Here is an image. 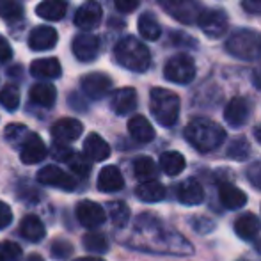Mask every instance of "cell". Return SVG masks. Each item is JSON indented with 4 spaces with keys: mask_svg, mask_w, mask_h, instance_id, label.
Returning a JSON list of instances; mask_svg holds the SVG:
<instances>
[{
    "mask_svg": "<svg viewBox=\"0 0 261 261\" xmlns=\"http://www.w3.org/2000/svg\"><path fill=\"white\" fill-rule=\"evenodd\" d=\"M185 137L197 151L210 153L220 148V144L226 139V132L222 130V126H219L213 121L197 117V119L190 121L189 126L185 128Z\"/></svg>",
    "mask_w": 261,
    "mask_h": 261,
    "instance_id": "obj_1",
    "label": "cell"
},
{
    "mask_svg": "<svg viewBox=\"0 0 261 261\" xmlns=\"http://www.w3.org/2000/svg\"><path fill=\"white\" fill-rule=\"evenodd\" d=\"M114 55L123 68L135 73H144L151 64V54H149L148 46L134 36L121 39L114 48Z\"/></svg>",
    "mask_w": 261,
    "mask_h": 261,
    "instance_id": "obj_2",
    "label": "cell"
},
{
    "mask_svg": "<svg viewBox=\"0 0 261 261\" xmlns=\"http://www.w3.org/2000/svg\"><path fill=\"white\" fill-rule=\"evenodd\" d=\"M149 109L162 126H172L179 116V96L169 89L155 87L149 94Z\"/></svg>",
    "mask_w": 261,
    "mask_h": 261,
    "instance_id": "obj_3",
    "label": "cell"
},
{
    "mask_svg": "<svg viewBox=\"0 0 261 261\" xmlns=\"http://www.w3.org/2000/svg\"><path fill=\"white\" fill-rule=\"evenodd\" d=\"M226 50L240 61H259L261 59V34L256 31H238L231 34Z\"/></svg>",
    "mask_w": 261,
    "mask_h": 261,
    "instance_id": "obj_4",
    "label": "cell"
},
{
    "mask_svg": "<svg viewBox=\"0 0 261 261\" xmlns=\"http://www.w3.org/2000/svg\"><path fill=\"white\" fill-rule=\"evenodd\" d=\"M164 76L172 84H189L196 76V64L189 55H174L165 64Z\"/></svg>",
    "mask_w": 261,
    "mask_h": 261,
    "instance_id": "obj_5",
    "label": "cell"
},
{
    "mask_svg": "<svg viewBox=\"0 0 261 261\" xmlns=\"http://www.w3.org/2000/svg\"><path fill=\"white\" fill-rule=\"evenodd\" d=\"M158 2L169 16L183 25L196 23L199 18L201 9L197 6V0H158Z\"/></svg>",
    "mask_w": 261,
    "mask_h": 261,
    "instance_id": "obj_6",
    "label": "cell"
},
{
    "mask_svg": "<svg viewBox=\"0 0 261 261\" xmlns=\"http://www.w3.org/2000/svg\"><path fill=\"white\" fill-rule=\"evenodd\" d=\"M197 25L208 38H220L227 31V16L222 9H204L199 13Z\"/></svg>",
    "mask_w": 261,
    "mask_h": 261,
    "instance_id": "obj_7",
    "label": "cell"
},
{
    "mask_svg": "<svg viewBox=\"0 0 261 261\" xmlns=\"http://www.w3.org/2000/svg\"><path fill=\"white\" fill-rule=\"evenodd\" d=\"M38 179L43 185L55 187V189H61V190L76 189L75 179H73L68 172L62 171L61 167H57V165H46V167H43L41 171L38 172Z\"/></svg>",
    "mask_w": 261,
    "mask_h": 261,
    "instance_id": "obj_8",
    "label": "cell"
},
{
    "mask_svg": "<svg viewBox=\"0 0 261 261\" xmlns=\"http://www.w3.org/2000/svg\"><path fill=\"white\" fill-rule=\"evenodd\" d=\"M71 52L82 62L94 61L100 54V39L93 34H79L73 39Z\"/></svg>",
    "mask_w": 261,
    "mask_h": 261,
    "instance_id": "obj_9",
    "label": "cell"
},
{
    "mask_svg": "<svg viewBox=\"0 0 261 261\" xmlns=\"http://www.w3.org/2000/svg\"><path fill=\"white\" fill-rule=\"evenodd\" d=\"M76 219L82 224L84 227H89V229H94V227L101 226L107 219L105 210L100 206L94 201H82V203L76 204Z\"/></svg>",
    "mask_w": 261,
    "mask_h": 261,
    "instance_id": "obj_10",
    "label": "cell"
},
{
    "mask_svg": "<svg viewBox=\"0 0 261 261\" xmlns=\"http://www.w3.org/2000/svg\"><path fill=\"white\" fill-rule=\"evenodd\" d=\"M112 89V80L105 73H89L82 79V91L91 100H100Z\"/></svg>",
    "mask_w": 261,
    "mask_h": 261,
    "instance_id": "obj_11",
    "label": "cell"
},
{
    "mask_svg": "<svg viewBox=\"0 0 261 261\" xmlns=\"http://www.w3.org/2000/svg\"><path fill=\"white\" fill-rule=\"evenodd\" d=\"M101 16H103V11H101V6L94 0H89V2L82 4L79 11L75 14V25L82 31H93L100 25Z\"/></svg>",
    "mask_w": 261,
    "mask_h": 261,
    "instance_id": "obj_12",
    "label": "cell"
},
{
    "mask_svg": "<svg viewBox=\"0 0 261 261\" xmlns=\"http://www.w3.org/2000/svg\"><path fill=\"white\" fill-rule=\"evenodd\" d=\"M249 116H251V107H249V101L242 96L233 98L224 109V119L233 128L244 126L249 121Z\"/></svg>",
    "mask_w": 261,
    "mask_h": 261,
    "instance_id": "obj_13",
    "label": "cell"
},
{
    "mask_svg": "<svg viewBox=\"0 0 261 261\" xmlns=\"http://www.w3.org/2000/svg\"><path fill=\"white\" fill-rule=\"evenodd\" d=\"M57 31L48 25H39V27L32 29L29 34V46L34 52H43V50H52L57 45Z\"/></svg>",
    "mask_w": 261,
    "mask_h": 261,
    "instance_id": "obj_14",
    "label": "cell"
},
{
    "mask_svg": "<svg viewBox=\"0 0 261 261\" xmlns=\"http://www.w3.org/2000/svg\"><path fill=\"white\" fill-rule=\"evenodd\" d=\"M84 124L79 119H73V117H64V119H59L57 123L52 126V137L57 142H73L82 135Z\"/></svg>",
    "mask_w": 261,
    "mask_h": 261,
    "instance_id": "obj_15",
    "label": "cell"
},
{
    "mask_svg": "<svg viewBox=\"0 0 261 261\" xmlns=\"http://www.w3.org/2000/svg\"><path fill=\"white\" fill-rule=\"evenodd\" d=\"M45 156H46V146L43 142V139L36 134H31L27 137V141L21 144L20 160L25 165H34L39 164Z\"/></svg>",
    "mask_w": 261,
    "mask_h": 261,
    "instance_id": "obj_16",
    "label": "cell"
},
{
    "mask_svg": "<svg viewBox=\"0 0 261 261\" xmlns=\"http://www.w3.org/2000/svg\"><path fill=\"white\" fill-rule=\"evenodd\" d=\"M176 196H178V201L181 204H187V206H196V204H201L204 201V190L197 179L189 178L178 185V189H176Z\"/></svg>",
    "mask_w": 261,
    "mask_h": 261,
    "instance_id": "obj_17",
    "label": "cell"
},
{
    "mask_svg": "<svg viewBox=\"0 0 261 261\" xmlns=\"http://www.w3.org/2000/svg\"><path fill=\"white\" fill-rule=\"evenodd\" d=\"M110 107L117 116H126V114L134 112L137 107V93L134 87H123L117 89L110 98Z\"/></svg>",
    "mask_w": 261,
    "mask_h": 261,
    "instance_id": "obj_18",
    "label": "cell"
},
{
    "mask_svg": "<svg viewBox=\"0 0 261 261\" xmlns=\"http://www.w3.org/2000/svg\"><path fill=\"white\" fill-rule=\"evenodd\" d=\"M219 199L222 206L227 210H238L247 204V196L244 190L231 185V183H222L219 187Z\"/></svg>",
    "mask_w": 261,
    "mask_h": 261,
    "instance_id": "obj_19",
    "label": "cell"
},
{
    "mask_svg": "<svg viewBox=\"0 0 261 261\" xmlns=\"http://www.w3.org/2000/svg\"><path fill=\"white\" fill-rule=\"evenodd\" d=\"M259 229H261L259 219L251 212L242 213V215L234 220V233H237V237L242 238V240H254L259 234Z\"/></svg>",
    "mask_w": 261,
    "mask_h": 261,
    "instance_id": "obj_20",
    "label": "cell"
},
{
    "mask_svg": "<svg viewBox=\"0 0 261 261\" xmlns=\"http://www.w3.org/2000/svg\"><path fill=\"white\" fill-rule=\"evenodd\" d=\"M124 187V179L116 165H105L98 174V189L101 192H117Z\"/></svg>",
    "mask_w": 261,
    "mask_h": 261,
    "instance_id": "obj_21",
    "label": "cell"
},
{
    "mask_svg": "<svg viewBox=\"0 0 261 261\" xmlns=\"http://www.w3.org/2000/svg\"><path fill=\"white\" fill-rule=\"evenodd\" d=\"M62 73L61 62L55 57H46V59H38L31 64V75L36 79H45V80H52L59 79Z\"/></svg>",
    "mask_w": 261,
    "mask_h": 261,
    "instance_id": "obj_22",
    "label": "cell"
},
{
    "mask_svg": "<svg viewBox=\"0 0 261 261\" xmlns=\"http://www.w3.org/2000/svg\"><path fill=\"white\" fill-rule=\"evenodd\" d=\"M128 132H130L132 139H135L137 142H151L155 139V128L151 126L148 119L144 116H134L128 121Z\"/></svg>",
    "mask_w": 261,
    "mask_h": 261,
    "instance_id": "obj_23",
    "label": "cell"
},
{
    "mask_svg": "<svg viewBox=\"0 0 261 261\" xmlns=\"http://www.w3.org/2000/svg\"><path fill=\"white\" fill-rule=\"evenodd\" d=\"M84 153L93 162H103L110 156V146L98 134H89L84 141Z\"/></svg>",
    "mask_w": 261,
    "mask_h": 261,
    "instance_id": "obj_24",
    "label": "cell"
},
{
    "mask_svg": "<svg viewBox=\"0 0 261 261\" xmlns=\"http://www.w3.org/2000/svg\"><path fill=\"white\" fill-rule=\"evenodd\" d=\"M20 233L25 240L32 242V244H38V242H41L43 238H45L46 229L39 217L27 215V217H23V220H21V224H20Z\"/></svg>",
    "mask_w": 261,
    "mask_h": 261,
    "instance_id": "obj_25",
    "label": "cell"
},
{
    "mask_svg": "<svg viewBox=\"0 0 261 261\" xmlns=\"http://www.w3.org/2000/svg\"><path fill=\"white\" fill-rule=\"evenodd\" d=\"M135 194L142 203H158L165 197V187L156 179H146L135 189Z\"/></svg>",
    "mask_w": 261,
    "mask_h": 261,
    "instance_id": "obj_26",
    "label": "cell"
},
{
    "mask_svg": "<svg viewBox=\"0 0 261 261\" xmlns=\"http://www.w3.org/2000/svg\"><path fill=\"white\" fill-rule=\"evenodd\" d=\"M66 11H68V2H66V0H43V2L36 7L38 16H41L43 20H48V21L62 20Z\"/></svg>",
    "mask_w": 261,
    "mask_h": 261,
    "instance_id": "obj_27",
    "label": "cell"
},
{
    "mask_svg": "<svg viewBox=\"0 0 261 261\" xmlns=\"http://www.w3.org/2000/svg\"><path fill=\"white\" fill-rule=\"evenodd\" d=\"M29 96H31V100L36 105L50 109V107H54L55 100H57V91H55L52 84H36V86L31 87Z\"/></svg>",
    "mask_w": 261,
    "mask_h": 261,
    "instance_id": "obj_28",
    "label": "cell"
},
{
    "mask_svg": "<svg viewBox=\"0 0 261 261\" xmlns=\"http://www.w3.org/2000/svg\"><path fill=\"white\" fill-rule=\"evenodd\" d=\"M185 165V156L178 151H165L160 155V169L167 176H178L179 172H183Z\"/></svg>",
    "mask_w": 261,
    "mask_h": 261,
    "instance_id": "obj_29",
    "label": "cell"
},
{
    "mask_svg": "<svg viewBox=\"0 0 261 261\" xmlns=\"http://www.w3.org/2000/svg\"><path fill=\"white\" fill-rule=\"evenodd\" d=\"M137 27L141 36L146 39V41H156L162 34V27L156 21V18L153 16L151 13H144L137 21Z\"/></svg>",
    "mask_w": 261,
    "mask_h": 261,
    "instance_id": "obj_30",
    "label": "cell"
},
{
    "mask_svg": "<svg viewBox=\"0 0 261 261\" xmlns=\"http://www.w3.org/2000/svg\"><path fill=\"white\" fill-rule=\"evenodd\" d=\"M156 172H158L156 164L149 156L135 158V162H134V174H135V178L146 181V179H153V178H155Z\"/></svg>",
    "mask_w": 261,
    "mask_h": 261,
    "instance_id": "obj_31",
    "label": "cell"
},
{
    "mask_svg": "<svg viewBox=\"0 0 261 261\" xmlns=\"http://www.w3.org/2000/svg\"><path fill=\"white\" fill-rule=\"evenodd\" d=\"M0 18L7 23H16L23 18V7L16 0H2L0 2Z\"/></svg>",
    "mask_w": 261,
    "mask_h": 261,
    "instance_id": "obj_32",
    "label": "cell"
},
{
    "mask_svg": "<svg viewBox=\"0 0 261 261\" xmlns=\"http://www.w3.org/2000/svg\"><path fill=\"white\" fill-rule=\"evenodd\" d=\"M109 217L114 222V226L123 227L126 226V222L130 220V208L123 203V201H112L109 203Z\"/></svg>",
    "mask_w": 261,
    "mask_h": 261,
    "instance_id": "obj_33",
    "label": "cell"
},
{
    "mask_svg": "<svg viewBox=\"0 0 261 261\" xmlns=\"http://www.w3.org/2000/svg\"><path fill=\"white\" fill-rule=\"evenodd\" d=\"M84 247L89 252L103 254V252L109 251V242L101 233H87L84 234Z\"/></svg>",
    "mask_w": 261,
    "mask_h": 261,
    "instance_id": "obj_34",
    "label": "cell"
},
{
    "mask_svg": "<svg viewBox=\"0 0 261 261\" xmlns=\"http://www.w3.org/2000/svg\"><path fill=\"white\" fill-rule=\"evenodd\" d=\"M0 105L6 110L13 112V110L18 109L20 105V91L14 86H6L0 89Z\"/></svg>",
    "mask_w": 261,
    "mask_h": 261,
    "instance_id": "obj_35",
    "label": "cell"
},
{
    "mask_svg": "<svg viewBox=\"0 0 261 261\" xmlns=\"http://www.w3.org/2000/svg\"><path fill=\"white\" fill-rule=\"evenodd\" d=\"M29 135H31V132H29V128L23 126V124H9V126L6 128V132H4L6 141L14 146L23 144Z\"/></svg>",
    "mask_w": 261,
    "mask_h": 261,
    "instance_id": "obj_36",
    "label": "cell"
},
{
    "mask_svg": "<svg viewBox=\"0 0 261 261\" xmlns=\"http://www.w3.org/2000/svg\"><path fill=\"white\" fill-rule=\"evenodd\" d=\"M21 247L14 242H4L0 245V261H20Z\"/></svg>",
    "mask_w": 261,
    "mask_h": 261,
    "instance_id": "obj_37",
    "label": "cell"
},
{
    "mask_svg": "<svg viewBox=\"0 0 261 261\" xmlns=\"http://www.w3.org/2000/svg\"><path fill=\"white\" fill-rule=\"evenodd\" d=\"M249 142L245 141V139H234L233 142H231L229 149H227V155L231 158H234V160H244L245 156L249 155Z\"/></svg>",
    "mask_w": 261,
    "mask_h": 261,
    "instance_id": "obj_38",
    "label": "cell"
},
{
    "mask_svg": "<svg viewBox=\"0 0 261 261\" xmlns=\"http://www.w3.org/2000/svg\"><path fill=\"white\" fill-rule=\"evenodd\" d=\"M50 252H52V258L55 259H66L73 252V245L68 240H55Z\"/></svg>",
    "mask_w": 261,
    "mask_h": 261,
    "instance_id": "obj_39",
    "label": "cell"
},
{
    "mask_svg": "<svg viewBox=\"0 0 261 261\" xmlns=\"http://www.w3.org/2000/svg\"><path fill=\"white\" fill-rule=\"evenodd\" d=\"M69 165H71V169L79 176H87L91 171L89 162H87L82 155H79V153H73V156L69 158Z\"/></svg>",
    "mask_w": 261,
    "mask_h": 261,
    "instance_id": "obj_40",
    "label": "cell"
},
{
    "mask_svg": "<svg viewBox=\"0 0 261 261\" xmlns=\"http://www.w3.org/2000/svg\"><path fill=\"white\" fill-rule=\"evenodd\" d=\"M247 178L256 189H261V162H254V164L249 165Z\"/></svg>",
    "mask_w": 261,
    "mask_h": 261,
    "instance_id": "obj_41",
    "label": "cell"
},
{
    "mask_svg": "<svg viewBox=\"0 0 261 261\" xmlns=\"http://www.w3.org/2000/svg\"><path fill=\"white\" fill-rule=\"evenodd\" d=\"M114 4H116V9L119 11V13H132V11H135L139 7V4H141V0H114Z\"/></svg>",
    "mask_w": 261,
    "mask_h": 261,
    "instance_id": "obj_42",
    "label": "cell"
},
{
    "mask_svg": "<svg viewBox=\"0 0 261 261\" xmlns=\"http://www.w3.org/2000/svg\"><path fill=\"white\" fill-rule=\"evenodd\" d=\"M194 229L197 231V233H208V231L213 229V222L210 219H204V217H194Z\"/></svg>",
    "mask_w": 261,
    "mask_h": 261,
    "instance_id": "obj_43",
    "label": "cell"
},
{
    "mask_svg": "<svg viewBox=\"0 0 261 261\" xmlns=\"http://www.w3.org/2000/svg\"><path fill=\"white\" fill-rule=\"evenodd\" d=\"M11 220H13V212H11V208L4 201H0V229L9 226Z\"/></svg>",
    "mask_w": 261,
    "mask_h": 261,
    "instance_id": "obj_44",
    "label": "cell"
},
{
    "mask_svg": "<svg viewBox=\"0 0 261 261\" xmlns=\"http://www.w3.org/2000/svg\"><path fill=\"white\" fill-rule=\"evenodd\" d=\"M11 55H13L11 45L4 36H0V61H7V59H11Z\"/></svg>",
    "mask_w": 261,
    "mask_h": 261,
    "instance_id": "obj_45",
    "label": "cell"
},
{
    "mask_svg": "<svg viewBox=\"0 0 261 261\" xmlns=\"http://www.w3.org/2000/svg\"><path fill=\"white\" fill-rule=\"evenodd\" d=\"M244 7L249 13L261 14V0H244Z\"/></svg>",
    "mask_w": 261,
    "mask_h": 261,
    "instance_id": "obj_46",
    "label": "cell"
},
{
    "mask_svg": "<svg viewBox=\"0 0 261 261\" xmlns=\"http://www.w3.org/2000/svg\"><path fill=\"white\" fill-rule=\"evenodd\" d=\"M254 86L258 87V89H261V66L254 71Z\"/></svg>",
    "mask_w": 261,
    "mask_h": 261,
    "instance_id": "obj_47",
    "label": "cell"
},
{
    "mask_svg": "<svg viewBox=\"0 0 261 261\" xmlns=\"http://www.w3.org/2000/svg\"><path fill=\"white\" fill-rule=\"evenodd\" d=\"M25 261H45V259H43L39 254H32V256H29V258L25 259Z\"/></svg>",
    "mask_w": 261,
    "mask_h": 261,
    "instance_id": "obj_48",
    "label": "cell"
},
{
    "mask_svg": "<svg viewBox=\"0 0 261 261\" xmlns=\"http://www.w3.org/2000/svg\"><path fill=\"white\" fill-rule=\"evenodd\" d=\"M75 261H103L100 258H80V259H75Z\"/></svg>",
    "mask_w": 261,
    "mask_h": 261,
    "instance_id": "obj_49",
    "label": "cell"
},
{
    "mask_svg": "<svg viewBox=\"0 0 261 261\" xmlns=\"http://www.w3.org/2000/svg\"><path fill=\"white\" fill-rule=\"evenodd\" d=\"M254 135H256V139H258V141L261 142V126H259V128H256V130H254Z\"/></svg>",
    "mask_w": 261,
    "mask_h": 261,
    "instance_id": "obj_50",
    "label": "cell"
},
{
    "mask_svg": "<svg viewBox=\"0 0 261 261\" xmlns=\"http://www.w3.org/2000/svg\"><path fill=\"white\" fill-rule=\"evenodd\" d=\"M240 261H244V259H240Z\"/></svg>",
    "mask_w": 261,
    "mask_h": 261,
    "instance_id": "obj_51",
    "label": "cell"
}]
</instances>
